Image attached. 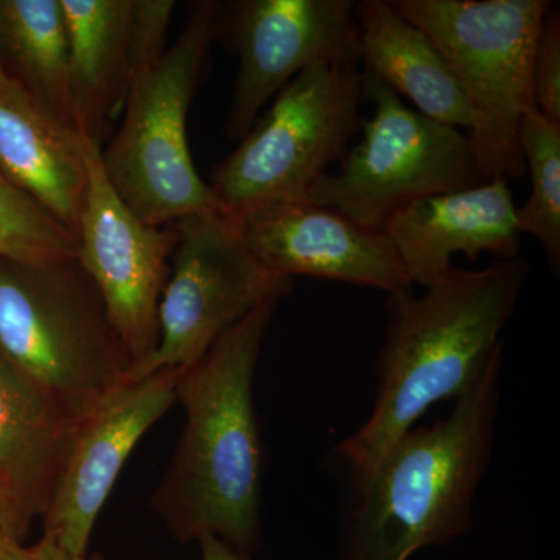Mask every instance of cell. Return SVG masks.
Returning <instances> with one entry per match:
<instances>
[{
	"instance_id": "obj_1",
	"label": "cell",
	"mask_w": 560,
	"mask_h": 560,
	"mask_svg": "<svg viewBox=\"0 0 560 560\" xmlns=\"http://www.w3.org/2000/svg\"><path fill=\"white\" fill-rule=\"evenodd\" d=\"M279 302L260 305L180 370L176 401L186 422L150 503L180 544L213 536L249 556L259 547L264 452L254 375Z\"/></svg>"
},
{
	"instance_id": "obj_2",
	"label": "cell",
	"mask_w": 560,
	"mask_h": 560,
	"mask_svg": "<svg viewBox=\"0 0 560 560\" xmlns=\"http://www.w3.org/2000/svg\"><path fill=\"white\" fill-rule=\"evenodd\" d=\"M529 272L518 256L482 270L452 267L418 296L411 289L388 294L374 408L338 445L353 480L368 477L394 442L438 401L455 399L503 348L501 331Z\"/></svg>"
},
{
	"instance_id": "obj_3",
	"label": "cell",
	"mask_w": 560,
	"mask_h": 560,
	"mask_svg": "<svg viewBox=\"0 0 560 560\" xmlns=\"http://www.w3.org/2000/svg\"><path fill=\"white\" fill-rule=\"evenodd\" d=\"M503 348L458 396L447 418L412 427L386 451L342 521L341 560H410L469 533L492 458Z\"/></svg>"
},
{
	"instance_id": "obj_4",
	"label": "cell",
	"mask_w": 560,
	"mask_h": 560,
	"mask_svg": "<svg viewBox=\"0 0 560 560\" xmlns=\"http://www.w3.org/2000/svg\"><path fill=\"white\" fill-rule=\"evenodd\" d=\"M0 361L79 425L130 381L132 361L77 259H0Z\"/></svg>"
},
{
	"instance_id": "obj_5",
	"label": "cell",
	"mask_w": 560,
	"mask_h": 560,
	"mask_svg": "<svg viewBox=\"0 0 560 560\" xmlns=\"http://www.w3.org/2000/svg\"><path fill=\"white\" fill-rule=\"evenodd\" d=\"M219 10L212 0L191 7L179 38L162 60L130 80L124 121L102 147L110 186L153 226L223 210L198 175L187 139V117L215 39Z\"/></svg>"
},
{
	"instance_id": "obj_6",
	"label": "cell",
	"mask_w": 560,
	"mask_h": 560,
	"mask_svg": "<svg viewBox=\"0 0 560 560\" xmlns=\"http://www.w3.org/2000/svg\"><path fill=\"white\" fill-rule=\"evenodd\" d=\"M440 47L470 113L467 130L482 178L526 175L518 128L536 109L534 47L548 0H390Z\"/></svg>"
},
{
	"instance_id": "obj_7",
	"label": "cell",
	"mask_w": 560,
	"mask_h": 560,
	"mask_svg": "<svg viewBox=\"0 0 560 560\" xmlns=\"http://www.w3.org/2000/svg\"><path fill=\"white\" fill-rule=\"evenodd\" d=\"M361 101L357 68L315 65L298 73L241 145L213 167L209 186L224 212L307 201L361 131Z\"/></svg>"
},
{
	"instance_id": "obj_8",
	"label": "cell",
	"mask_w": 560,
	"mask_h": 560,
	"mask_svg": "<svg viewBox=\"0 0 560 560\" xmlns=\"http://www.w3.org/2000/svg\"><path fill=\"white\" fill-rule=\"evenodd\" d=\"M361 75L374 114L363 119V139L345 154L341 171L326 173L307 201L383 231L412 202L486 183L467 132L429 119L381 81Z\"/></svg>"
},
{
	"instance_id": "obj_9",
	"label": "cell",
	"mask_w": 560,
	"mask_h": 560,
	"mask_svg": "<svg viewBox=\"0 0 560 560\" xmlns=\"http://www.w3.org/2000/svg\"><path fill=\"white\" fill-rule=\"evenodd\" d=\"M173 226L178 243L161 298L160 341L130 381L194 366L228 330L293 290V279L268 271L250 254L230 213H197Z\"/></svg>"
},
{
	"instance_id": "obj_10",
	"label": "cell",
	"mask_w": 560,
	"mask_h": 560,
	"mask_svg": "<svg viewBox=\"0 0 560 560\" xmlns=\"http://www.w3.org/2000/svg\"><path fill=\"white\" fill-rule=\"evenodd\" d=\"M238 57L226 132L242 140L260 110L302 70L357 68L360 28L352 0H241L221 7L215 38Z\"/></svg>"
},
{
	"instance_id": "obj_11",
	"label": "cell",
	"mask_w": 560,
	"mask_h": 560,
	"mask_svg": "<svg viewBox=\"0 0 560 560\" xmlns=\"http://www.w3.org/2000/svg\"><path fill=\"white\" fill-rule=\"evenodd\" d=\"M83 140L88 189L75 231L77 260L101 293L135 370L160 341L158 315L178 234L173 224L153 226L140 220L110 186L102 147Z\"/></svg>"
},
{
	"instance_id": "obj_12",
	"label": "cell",
	"mask_w": 560,
	"mask_h": 560,
	"mask_svg": "<svg viewBox=\"0 0 560 560\" xmlns=\"http://www.w3.org/2000/svg\"><path fill=\"white\" fill-rule=\"evenodd\" d=\"M180 370L128 381L77 427L72 451L44 515V537L88 559L92 530L138 442L176 404Z\"/></svg>"
},
{
	"instance_id": "obj_13",
	"label": "cell",
	"mask_w": 560,
	"mask_h": 560,
	"mask_svg": "<svg viewBox=\"0 0 560 560\" xmlns=\"http://www.w3.org/2000/svg\"><path fill=\"white\" fill-rule=\"evenodd\" d=\"M246 248L282 278L311 276L385 291L412 283L385 232L312 201L275 202L230 213Z\"/></svg>"
},
{
	"instance_id": "obj_14",
	"label": "cell",
	"mask_w": 560,
	"mask_h": 560,
	"mask_svg": "<svg viewBox=\"0 0 560 560\" xmlns=\"http://www.w3.org/2000/svg\"><path fill=\"white\" fill-rule=\"evenodd\" d=\"M508 179L412 202L383 228L411 283L427 287L452 270V257L475 261L482 253L497 260L518 257L522 234Z\"/></svg>"
},
{
	"instance_id": "obj_15",
	"label": "cell",
	"mask_w": 560,
	"mask_h": 560,
	"mask_svg": "<svg viewBox=\"0 0 560 560\" xmlns=\"http://www.w3.org/2000/svg\"><path fill=\"white\" fill-rule=\"evenodd\" d=\"M0 172L75 234L88 189L84 140L0 69Z\"/></svg>"
},
{
	"instance_id": "obj_16",
	"label": "cell",
	"mask_w": 560,
	"mask_h": 560,
	"mask_svg": "<svg viewBox=\"0 0 560 560\" xmlns=\"http://www.w3.org/2000/svg\"><path fill=\"white\" fill-rule=\"evenodd\" d=\"M77 423L0 361V489L27 534L49 511Z\"/></svg>"
},
{
	"instance_id": "obj_17",
	"label": "cell",
	"mask_w": 560,
	"mask_h": 560,
	"mask_svg": "<svg viewBox=\"0 0 560 560\" xmlns=\"http://www.w3.org/2000/svg\"><path fill=\"white\" fill-rule=\"evenodd\" d=\"M355 18L364 75L408 98L429 119L469 130V106L458 81L422 28L401 16L390 0H361Z\"/></svg>"
},
{
	"instance_id": "obj_18",
	"label": "cell",
	"mask_w": 560,
	"mask_h": 560,
	"mask_svg": "<svg viewBox=\"0 0 560 560\" xmlns=\"http://www.w3.org/2000/svg\"><path fill=\"white\" fill-rule=\"evenodd\" d=\"M68 28L77 131L98 143L130 90L135 0H60Z\"/></svg>"
},
{
	"instance_id": "obj_19",
	"label": "cell",
	"mask_w": 560,
	"mask_h": 560,
	"mask_svg": "<svg viewBox=\"0 0 560 560\" xmlns=\"http://www.w3.org/2000/svg\"><path fill=\"white\" fill-rule=\"evenodd\" d=\"M0 55L11 79L40 108L77 131L60 0H0Z\"/></svg>"
},
{
	"instance_id": "obj_20",
	"label": "cell",
	"mask_w": 560,
	"mask_h": 560,
	"mask_svg": "<svg viewBox=\"0 0 560 560\" xmlns=\"http://www.w3.org/2000/svg\"><path fill=\"white\" fill-rule=\"evenodd\" d=\"M518 139L530 194L517 208V230L539 241L552 271L560 268V121L545 117L537 109L522 116Z\"/></svg>"
},
{
	"instance_id": "obj_21",
	"label": "cell",
	"mask_w": 560,
	"mask_h": 560,
	"mask_svg": "<svg viewBox=\"0 0 560 560\" xmlns=\"http://www.w3.org/2000/svg\"><path fill=\"white\" fill-rule=\"evenodd\" d=\"M77 253V235L0 172V259L44 264Z\"/></svg>"
},
{
	"instance_id": "obj_22",
	"label": "cell",
	"mask_w": 560,
	"mask_h": 560,
	"mask_svg": "<svg viewBox=\"0 0 560 560\" xmlns=\"http://www.w3.org/2000/svg\"><path fill=\"white\" fill-rule=\"evenodd\" d=\"M530 80L536 109L548 119L560 121V14L555 3L541 22Z\"/></svg>"
},
{
	"instance_id": "obj_23",
	"label": "cell",
	"mask_w": 560,
	"mask_h": 560,
	"mask_svg": "<svg viewBox=\"0 0 560 560\" xmlns=\"http://www.w3.org/2000/svg\"><path fill=\"white\" fill-rule=\"evenodd\" d=\"M173 0H135L132 5L130 80L153 69L164 57Z\"/></svg>"
},
{
	"instance_id": "obj_24",
	"label": "cell",
	"mask_w": 560,
	"mask_h": 560,
	"mask_svg": "<svg viewBox=\"0 0 560 560\" xmlns=\"http://www.w3.org/2000/svg\"><path fill=\"white\" fill-rule=\"evenodd\" d=\"M197 541L200 545L201 560H253L249 555L235 550L217 537L202 536Z\"/></svg>"
},
{
	"instance_id": "obj_25",
	"label": "cell",
	"mask_w": 560,
	"mask_h": 560,
	"mask_svg": "<svg viewBox=\"0 0 560 560\" xmlns=\"http://www.w3.org/2000/svg\"><path fill=\"white\" fill-rule=\"evenodd\" d=\"M24 560H88L77 558V556L70 555V552L62 550L58 547L54 540L47 539L43 536V539L33 547L27 548V555Z\"/></svg>"
},
{
	"instance_id": "obj_26",
	"label": "cell",
	"mask_w": 560,
	"mask_h": 560,
	"mask_svg": "<svg viewBox=\"0 0 560 560\" xmlns=\"http://www.w3.org/2000/svg\"><path fill=\"white\" fill-rule=\"evenodd\" d=\"M0 526L3 529L9 530L10 534H13L18 540L24 539L27 534L24 533V529L21 528V523L18 521L16 512H14L13 506H11L9 497L7 493L0 489Z\"/></svg>"
},
{
	"instance_id": "obj_27",
	"label": "cell",
	"mask_w": 560,
	"mask_h": 560,
	"mask_svg": "<svg viewBox=\"0 0 560 560\" xmlns=\"http://www.w3.org/2000/svg\"><path fill=\"white\" fill-rule=\"evenodd\" d=\"M27 547L0 526V560H24Z\"/></svg>"
},
{
	"instance_id": "obj_28",
	"label": "cell",
	"mask_w": 560,
	"mask_h": 560,
	"mask_svg": "<svg viewBox=\"0 0 560 560\" xmlns=\"http://www.w3.org/2000/svg\"><path fill=\"white\" fill-rule=\"evenodd\" d=\"M88 560H110V559L103 558V556H101V555H95V556H90V558H88Z\"/></svg>"
},
{
	"instance_id": "obj_29",
	"label": "cell",
	"mask_w": 560,
	"mask_h": 560,
	"mask_svg": "<svg viewBox=\"0 0 560 560\" xmlns=\"http://www.w3.org/2000/svg\"><path fill=\"white\" fill-rule=\"evenodd\" d=\"M3 68V65H2V55H0V69Z\"/></svg>"
}]
</instances>
